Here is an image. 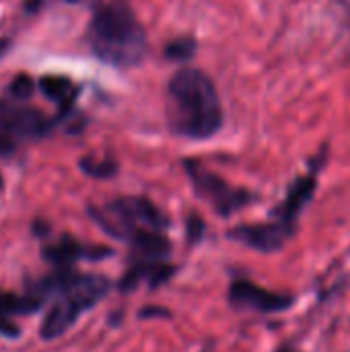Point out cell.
I'll return each instance as SVG.
<instances>
[{
  "label": "cell",
  "instance_id": "obj_11",
  "mask_svg": "<svg viewBox=\"0 0 350 352\" xmlns=\"http://www.w3.org/2000/svg\"><path fill=\"white\" fill-rule=\"evenodd\" d=\"M43 307V301L35 297L31 291L27 295H14V293H0V334L8 338L19 336V326L14 318L19 316H31Z\"/></svg>",
  "mask_w": 350,
  "mask_h": 352
},
{
  "label": "cell",
  "instance_id": "obj_20",
  "mask_svg": "<svg viewBox=\"0 0 350 352\" xmlns=\"http://www.w3.org/2000/svg\"><path fill=\"white\" fill-rule=\"evenodd\" d=\"M62 2H68V4H76V2H83V0H62Z\"/></svg>",
  "mask_w": 350,
  "mask_h": 352
},
{
  "label": "cell",
  "instance_id": "obj_3",
  "mask_svg": "<svg viewBox=\"0 0 350 352\" xmlns=\"http://www.w3.org/2000/svg\"><path fill=\"white\" fill-rule=\"evenodd\" d=\"M87 41L101 62L120 68L140 64L149 50L146 33L128 0H95Z\"/></svg>",
  "mask_w": 350,
  "mask_h": 352
},
{
  "label": "cell",
  "instance_id": "obj_8",
  "mask_svg": "<svg viewBox=\"0 0 350 352\" xmlns=\"http://www.w3.org/2000/svg\"><path fill=\"white\" fill-rule=\"evenodd\" d=\"M295 231H297L295 227H289L272 219L270 223H260V225H239L233 231H229V237L256 252L274 254L283 250V245L295 235Z\"/></svg>",
  "mask_w": 350,
  "mask_h": 352
},
{
  "label": "cell",
  "instance_id": "obj_19",
  "mask_svg": "<svg viewBox=\"0 0 350 352\" xmlns=\"http://www.w3.org/2000/svg\"><path fill=\"white\" fill-rule=\"evenodd\" d=\"M6 50H8V39H4V37H2V39H0V58L6 54Z\"/></svg>",
  "mask_w": 350,
  "mask_h": 352
},
{
  "label": "cell",
  "instance_id": "obj_2",
  "mask_svg": "<svg viewBox=\"0 0 350 352\" xmlns=\"http://www.w3.org/2000/svg\"><path fill=\"white\" fill-rule=\"evenodd\" d=\"M223 105L215 82L196 68L177 70L167 85L169 128L192 140L212 138L223 128Z\"/></svg>",
  "mask_w": 350,
  "mask_h": 352
},
{
  "label": "cell",
  "instance_id": "obj_17",
  "mask_svg": "<svg viewBox=\"0 0 350 352\" xmlns=\"http://www.w3.org/2000/svg\"><path fill=\"white\" fill-rule=\"evenodd\" d=\"M186 233H188L190 243L200 241L202 235H204V221L198 214H190L188 217V223H186Z\"/></svg>",
  "mask_w": 350,
  "mask_h": 352
},
{
  "label": "cell",
  "instance_id": "obj_5",
  "mask_svg": "<svg viewBox=\"0 0 350 352\" xmlns=\"http://www.w3.org/2000/svg\"><path fill=\"white\" fill-rule=\"evenodd\" d=\"M60 118H50L41 109L0 99V157H10L21 144L47 136Z\"/></svg>",
  "mask_w": 350,
  "mask_h": 352
},
{
  "label": "cell",
  "instance_id": "obj_6",
  "mask_svg": "<svg viewBox=\"0 0 350 352\" xmlns=\"http://www.w3.org/2000/svg\"><path fill=\"white\" fill-rule=\"evenodd\" d=\"M186 173L196 190V194L206 200L221 217H231L233 212L245 208L250 202H254V194L241 188L229 186L221 175L208 171L198 161H184Z\"/></svg>",
  "mask_w": 350,
  "mask_h": 352
},
{
  "label": "cell",
  "instance_id": "obj_14",
  "mask_svg": "<svg viewBox=\"0 0 350 352\" xmlns=\"http://www.w3.org/2000/svg\"><path fill=\"white\" fill-rule=\"evenodd\" d=\"M80 169L89 175V177H95V179H107L111 175H116L118 171V163L109 157H103V159H95V157H85L80 159Z\"/></svg>",
  "mask_w": 350,
  "mask_h": 352
},
{
  "label": "cell",
  "instance_id": "obj_12",
  "mask_svg": "<svg viewBox=\"0 0 350 352\" xmlns=\"http://www.w3.org/2000/svg\"><path fill=\"white\" fill-rule=\"evenodd\" d=\"M173 274H175V266H171L167 260H163V262H130L126 274L120 280V291L130 293V291L138 289L140 283H149L151 289H157V287L165 285L167 280H171Z\"/></svg>",
  "mask_w": 350,
  "mask_h": 352
},
{
  "label": "cell",
  "instance_id": "obj_16",
  "mask_svg": "<svg viewBox=\"0 0 350 352\" xmlns=\"http://www.w3.org/2000/svg\"><path fill=\"white\" fill-rule=\"evenodd\" d=\"M33 89H35L33 78H31V76H27V74H19V76H14V80L10 82L8 93H10V97H12V99H17V101H25V99H29V97L33 95Z\"/></svg>",
  "mask_w": 350,
  "mask_h": 352
},
{
  "label": "cell",
  "instance_id": "obj_13",
  "mask_svg": "<svg viewBox=\"0 0 350 352\" xmlns=\"http://www.w3.org/2000/svg\"><path fill=\"white\" fill-rule=\"evenodd\" d=\"M39 91L54 103H58L60 111L58 118H66L72 111L74 99H76V87L66 76H43L39 80Z\"/></svg>",
  "mask_w": 350,
  "mask_h": 352
},
{
  "label": "cell",
  "instance_id": "obj_18",
  "mask_svg": "<svg viewBox=\"0 0 350 352\" xmlns=\"http://www.w3.org/2000/svg\"><path fill=\"white\" fill-rule=\"evenodd\" d=\"M153 318V316H169L165 309H155V307H146L144 311H140V318Z\"/></svg>",
  "mask_w": 350,
  "mask_h": 352
},
{
  "label": "cell",
  "instance_id": "obj_7",
  "mask_svg": "<svg viewBox=\"0 0 350 352\" xmlns=\"http://www.w3.org/2000/svg\"><path fill=\"white\" fill-rule=\"evenodd\" d=\"M229 303L239 309H252L260 314H281L291 309L295 297L262 289L248 278H237L229 287Z\"/></svg>",
  "mask_w": 350,
  "mask_h": 352
},
{
  "label": "cell",
  "instance_id": "obj_4",
  "mask_svg": "<svg viewBox=\"0 0 350 352\" xmlns=\"http://www.w3.org/2000/svg\"><path fill=\"white\" fill-rule=\"evenodd\" d=\"M89 214L107 235L126 243H130L142 233H165L169 227V219L149 198L140 196H124L103 206H91Z\"/></svg>",
  "mask_w": 350,
  "mask_h": 352
},
{
  "label": "cell",
  "instance_id": "obj_22",
  "mask_svg": "<svg viewBox=\"0 0 350 352\" xmlns=\"http://www.w3.org/2000/svg\"><path fill=\"white\" fill-rule=\"evenodd\" d=\"M0 188H2V177H0Z\"/></svg>",
  "mask_w": 350,
  "mask_h": 352
},
{
  "label": "cell",
  "instance_id": "obj_21",
  "mask_svg": "<svg viewBox=\"0 0 350 352\" xmlns=\"http://www.w3.org/2000/svg\"><path fill=\"white\" fill-rule=\"evenodd\" d=\"M278 352H295V351H293V349H289V346H285V349H281Z\"/></svg>",
  "mask_w": 350,
  "mask_h": 352
},
{
  "label": "cell",
  "instance_id": "obj_1",
  "mask_svg": "<svg viewBox=\"0 0 350 352\" xmlns=\"http://www.w3.org/2000/svg\"><path fill=\"white\" fill-rule=\"evenodd\" d=\"M31 293L43 303L54 299L39 328L43 340H54L68 332L85 311L93 309L109 293V280L101 274H83L72 266H60L41 278Z\"/></svg>",
  "mask_w": 350,
  "mask_h": 352
},
{
  "label": "cell",
  "instance_id": "obj_9",
  "mask_svg": "<svg viewBox=\"0 0 350 352\" xmlns=\"http://www.w3.org/2000/svg\"><path fill=\"white\" fill-rule=\"evenodd\" d=\"M324 157H326V153H324ZM324 157L320 159L318 167H314L307 175L297 177L291 184V188L287 190L285 200L272 210V219H276V221H281V223L297 229V219H299L301 210L309 204V200L316 194V188H318V171H320V167L324 163Z\"/></svg>",
  "mask_w": 350,
  "mask_h": 352
},
{
  "label": "cell",
  "instance_id": "obj_15",
  "mask_svg": "<svg viewBox=\"0 0 350 352\" xmlns=\"http://www.w3.org/2000/svg\"><path fill=\"white\" fill-rule=\"evenodd\" d=\"M194 54H196V39L190 37V35H184V37L173 39V41L167 43V47H165V56H167L169 60H175V62H186V60H190Z\"/></svg>",
  "mask_w": 350,
  "mask_h": 352
},
{
  "label": "cell",
  "instance_id": "obj_10",
  "mask_svg": "<svg viewBox=\"0 0 350 352\" xmlns=\"http://www.w3.org/2000/svg\"><path fill=\"white\" fill-rule=\"evenodd\" d=\"M41 256L47 262H52L56 268H60V266H72L74 262H80V260L99 262V260L111 258L113 250L105 248V245H89V243H83V241L70 237V235H64L60 241L45 245L41 250Z\"/></svg>",
  "mask_w": 350,
  "mask_h": 352
}]
</instances>
